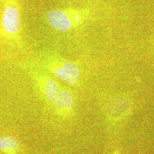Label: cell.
Returning <instances> with one entry per match:
<instances>
[{
	"instance_id": "5b68a950",
	"label": "cell",
	"mask_w": 154,
	"mask_h": 154,
	"mask_svg": "<svg viewBox=\"0 0 154 154\" xmlns=\"http://www.w3.org/2000/svg\"><path fill=\"white\" fill-rule=\"evenodd\" d=\"M74 104L72 93L67 88L61 90L59 98L56 103L57 111L61 115H67L70 113Z\"/></svg>"
},
{
	"instance_id": "8992f818",
	"label": "cell",
	"mask_w": 154,
	"mask_h": 154,
	"mask_svg": "<svg viewBox=\"0 0 154 154\" xmlns=\"http://www.w3.org/2000/svg\"><path fill=\"white\" fill-rule=\"evenodd\" d=\"M20 147L18 139L11 136L0 138V150L6 154H16Z\"/></svg>"
},
{
	"instance_id": "52a82bcc",
	"label": "cell",
	"mask_w": 154,
	"mask_h": 154,
	"mask_svg": "<svg viewBox=\"0 0 154 154\" xmlns=\"http://www.w3.org/2000/svg\"></svg>"
},
{
	"instance_id": "6da1fadb",
	"label": "cell",
	"mask_w": 154,
	"mask_h": 154,
	"mask_svg": "<svg viewBox=\"0 0 154 154\" xmlns=\"http://www.w3.org/2000/svg\"><path fill=\"white\" fill-rule=\"evenodd\" d=\"M88 14L87 9H54L47 11L45 17L51 28L60 32H68L82 25Z\"/></svg>"
},
{
	"instance_id": "3957f363",
	"label": "cell",
	"mask_w": 154,
	"mask_h": 154,
	"mask_svg": "<svg viewBox=\"0 0 154 154\" xmlns=\"http://www.w3.org/2000/svg\"><path fill=\"white\" fill-rule=\"evenodd\" d=\"M32 72L33 78L47 101L51 104H56L61 93L59 83L45 72L37 70Z\"/></svg>"
},
{
	"instance_id": "277c9868",
	"label": "cell",
	"mask_w": 154,
	"mask_h": 154,
	"mask_svg": "<svg viewBox=\"0 0 154 154\" xmlns=\"http://www.w3.org/2000/svg\"><path fill=\"white\" fill-rule=\"evenodd\" d=\"M20 14L16 6L8 5L2 17V28L4 33L9 37H16L20 31Z\"/></svg>"
},
{
	"instance_id": "7a4b0ae2",
	"label": "cell",
	"mask_w": 154,
	"mask_h": 154,
	"mask_svg": "<svg viewBox=\"0 0 154 154\" xmlns=\"http://www.w3.org/2000/svg\"><path fill=\"white\" fill-rule=\"evenodd\" d=\"M44 66L49 72L66 82L75 86L81 78V70L76 63L57 55H50L44 60Z\"/></svg>"
}]
</instances>
